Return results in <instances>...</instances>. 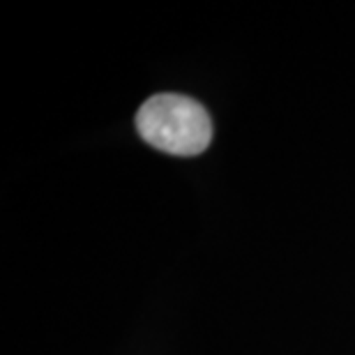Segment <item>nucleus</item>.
<instances>
[{
  "instance_id": "nucleus-1",
  "label": "nucleus",
  "mask_w": 355,
  "mask_h": 355,
  "mask_svg": "<svg viewBox=\"0 0 355 355\" xmlns=\"http://www.w3.org/2000/svg\"><path fill=\"white\" fill-rule=\"evenodd\" d=\"M141 139L178 157L201 155L212 141V120L196 99L162 92L146 99L137 113Z\"/></svg>"
}]
</instances>
